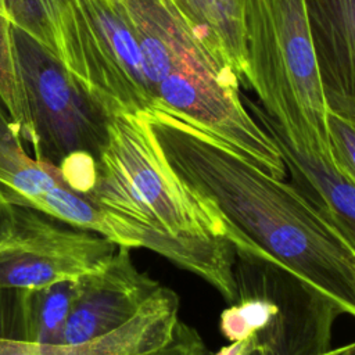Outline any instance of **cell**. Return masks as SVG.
Instances as JSON below:
<instances>
[{
	"label": "cell",
	"instance_id": "cell-10",
	"mask_svg": "<svg viewBox=\"0 0 355 355\" xmlns=\"http://www.w3.org/2000/svg\"><path fill=\"white\" fill-rule=\"evenodd\" d=\"M179 322L178 294L161 288L121 327L72 344H42L0 338V355H151L165 347Z\"/></svg>",
	"mask_w": 355,
	"mask_h": 355
},
{
	"label": "cell",
	"instance_id": "cell-6",
	"mask_svg": "<svg viewBox=\"0 0 355 355\" xmlns=\"http://www.w3.org/2000/svg\"><path fill=\"white\" fill-rule=\"evenodd\" d=\"M236 252L237 298L220 313L229 341L252 337L255 355H324L341 311L326 295L241 239Z\"/></svg>",
	"mask_w": 355,
	"mask_h": 355
},
{
	"label": "cell",
	"instance_id": "cell-13",
	"mask_svg": "<svg viewBox=\"0 0 355 355\" xmlns=\"http://www.w3.org/2000/svg\"><path fill=\"white\" fill-rule=\"evenodd\" d=\"M75 280H64L39 288L29 295V341L58 344L73 297Z\"/></svg>",
	"mask_w": 355,
	"mask_h": 355
},
{
	"label": "cell",
	"instance_id": "cell-16",
	"mask_svg": "<svg viewBox=\"0 0 355 355\" xmlns=\"http://www.w3.org/2000/svg\"><path fill=\"white\" fill-rule=\"evenodd\" d=\"M31 288L0 290V338L29 341Z\"/></svg>",
	"mask_w": 355,
	"mask_h": 355
},
{
	"label": "cell",
	"instance_id": "cell-14",
	"mask_svg": "<svg viewBox=\"0 0 355 355\" xmlns=\"http://www.w3.org/2000/svg\"><path fill=\"white\" fill-rule=\"evenodd\" d=\"M10 26L11 21L0 12V100L14 126H17L22 118L24 100L12 51Z\"/></svg>",
	"mask_w": 355,
	"mask_h": 355
},
{
	"label": "cell",
	"instance_id": "cell-3",
	"mask_svg": "<svg viewBox=\"0 0 355 355\" xmlns=\"http://www.w3.org/2000/svg\"><path fill=\"white\" fill-rule=\"evenodd\" d=\"M135 28L154 110L220 140L275 178L287 172L269 135L244 107L222 67L165 0H121Z\"/></svg>",
	"mask_w": 355,
	"mask_h": 355
},
{
	"label": "cell",
	"instance_id": "cell-5",
	"mask_svg": "<svg viewBox=\"0 0 355 355\" xmlns=\"http://www.w3.org/2000/svg\"><path fill=\"white\" fill-rule=\"evenodd\" d=\"M248 86L288 139L329 137L305 0H241Z\"/></svg>",
	"mask_w": 355,
	"mask_h": 355
},
{
	"label": "cell",
	"instance_id": "cell-1",
	"mask_svg": "<svg viewBox=\"0 0 355 355\" xmlns=\"http://www.w3.org/2000/svg\"><path fill=\"white\" fill-rule=\"evenodd\" d=\"M176 175L241 239L355 318V247L291 183L164 111L141 114Z\"/></svg>",
	"mask_w": 355,
	"mask_h": 355
},
{
	"label": "cell",
	"instance_id": "cell-22",
	"mask_svg": "<svg viewBox=\"0 0 355 355\" xmlns=\"http://www.w3.org/2000/svg\"><path fill=\"white\" fill-rule=\"evenodd\" d=\"M0 12L6 15V10H4V0H0ZM7 17V15H6Z\"/></svg>",
	"mask_w": 355,
	"mask_h": 355
},
{
	"label": "cell",
	"instance_id": "cell-15",
	"mask_svg": "<svg viewBox=\"0 0 355 355\" xmlns=\"http://www.w3.org/2000/svg\"><path fill=\"white\" fill-rule=\"evenodd\" d=\"M7 18L55 55L51 22L44 0H4Z\"/></svg>",
	"mask_w": 355,
	"mask_h": 355
},
{
	"label": "cell",
	"instance_id": "cell-12",
	"mask_svg": "<svg viewBox=\"0 0 355 355\" xmlns=\"http://www.w3.org/2000/svg\"><path fill=\"white\" fill-rule=\"evenodd\" d=\"M208 53L248 86L241 0H165Z\"/></svg>",
	"mask_w": 355,
	"mask_h": 355
},
{
	"label": "cell",
	"instance_id": "cell-18",
	"mask_svg": "<svg viewBox=\"0 0 355 355\" xmlns=\"http://www.w3.org/2000/svg\"><path fill=\"white\" fill-rule=\"evenodd\" d=\"M151 355H211L196 329L178 322L171 341Z\"/></svg>",
	"mask_w": 355,
	"mask_h": 355
},
{
	"label": "cell",
	"instance_id": "cell-20",
	"mask_svg": "<svg viewBox=\"0 0 355 355\" xmlns=\"http://www.w3.org/2000/svg\"><path fill=\"white\" fill-rule=\"evenodd\" d=\"M345 351H347V345L345 347H341V348H337V349H330L327 354L324 355H345Z\"/></svg>",
	"mask_w": 355,
	"mask_h": 355
},
{
	"label": "cell",
	"instance_id": "cell-11",
	"mask_svg": "<svg viewBox=\"0 0 355 355\" xmlns=\"http://www.w3.org/2000/svg\"><path fill=\"white\" fill-rule=\"evenodd\" d=\"M327 110L355 122V0H305Z\"/></svg>",
	"mask_w": 355,
	"mask_h": 355
},
{
	"label": "cell",
	"instance_id": "cell-2",
	"mask_svg": "<svg viewBox=\"0 0 355 355\" xmlns=\"http://www.w3.org/2000/svg\"><path fill=\"white\" fill-rule=\"evenodd\" d=\"M87 194L118 225L121 247L154 251L236 301V252L223 222L171 168L141 115H111Z\"/></svg>",
	"mask_w": 355,
	"mask_h": 355
},
{
	"label": "cell",
	"instance_id": "cell-9",
	"mask_svg": "<svg viewBox=\"0 0 355 355\" xmlns=\"http://www.w3.org/2000/svg\"><path fill=\"white\" fill-rule=\"evenodd\" d=\"M159 288L157 280L137 269L130 248L118 247L103 266L75 280L58 344L87 341L121 327Z\"/></svg>",
	"mask_w": 355,
	"mask_h": 355
},
{
	"label": "cell",
	"instance_id": "cell-4",
	"mask_svg": "<svg viewBox=\"0 0 355 355\" xmlns=\"http://www.w3.org/2000/svg\"><path fill=\"white\" fill-rule=\"evenodd\" d=\"M10 31L24 100L18 136L33 158L58 166L72 187L87 193L111 114L53 51L14 24Z\"/></svg>",
	"mask_w": 355,
	"mask_h": 355
},
{
	"label": "cell",
	"instance_id": "cell-8",
	"mask_svg": "<svg viewBox=\"0 0 355 355\" xmlns=\"http://www.w3.org/2000/svg\"><path fill=\"white\" fill-rule=\"evenodd\" d=\"M118 245L0 193V290L76 280L103 266Z\"/></svg>",
	"mask_w": 355,
	"mask_h": 355
},
{
	"label": "cell",
	"instance_id": "cell-7",
	"mask_svg": "<svg viewBox=\"0 0 355 355\" xmlns=\"http://www.w3.org/2000/svg\"><path fill=\"white\" fill-rule=\"evenodd\" d=\"M55 53L108 114L154 110L139 40L121 0H44Z\"/></svg>",
	"mask_w": 355,
	"mask_h": 355
},
{
	"label": "cell",
	"instance_id": "cell-17",
	"mask_svg": "<svg viewBox=\"0 0 355 355\" xmlns=\"http://www.w3.org/2000/svg\"><path fill=\"white\" fill-rule=\"evenodd\" d=\"M327 130L338 166L355 183V122L327 111Z\"/></svg>",
	"mask_w": 355,
	"mask_h": 355
},
{
	"label": "cell",
	"instance_id": "cell-21",
	"mask_svg": "<svg viewBox=\"0 0 355 355\" xmlns=\"http://www.w3.org/2000/svg\"><path fill=\"white\" fill-rule=\"evenodd\" d=\"M345 355H355V343H352L347 347V354Z\"/></svg>",
	"mask_w": 355,
	"mask_h": 355
},
{
	"label": "cell",
	"instance_id": "cell-19",
	"mask_svg": "<svg viewBox=\"0 0 355 355\" xmlns=\"http://www.w3.org/2000/svg\"><path fill=\"white\" fill-rule=\"evenodd\" d=\"M214 355H255V344L252 337L230 341Z\"/></svg>",
	"mask_w": 355,
	"mask_h": 355
}]
</instances>
